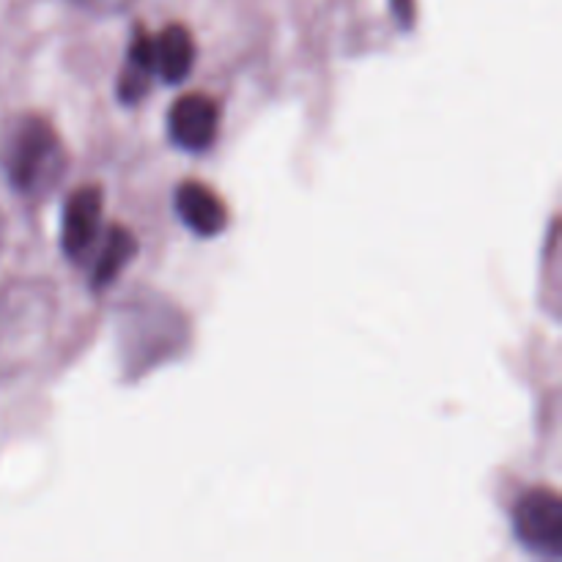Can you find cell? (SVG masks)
I'll list each match as a JSON object with an SVG mask.
<instances>
[{"mask_svg": "<svg viewBox=\"0 0 562 562\" xmlns=\"http://www.w3.org/2000/svg\"><path fill=\"white\" fill-rule=\"evenodd\" d=\"M77 3L93 11H119L126 0H77Z\"/></svg>", "mask_w": 562, "mask_h": 562, "instance_id": "9", "label": "cell"}, {"mask_svg": "<svg viewBox=\"0 0 562 562\" xmlns=\"http://www.w3.org/2000/svg\"><path fill=\"white\" fill-rule=\"evenodd\" d=\"M58 157V137L49 130L47 121L27 119L20 124L9 143L5 154V170H9L11 184L20 192H31L42 184L47 173H53V159Z\"/></svg>", "mask_w": 562, "mask_h": 562, "instance_id": "2", "label": "cell"}, {"mask_svg": "<svg viewBox=\"0 0 562 562\" xmlns=\"http://www.w3.org/2000/svg\"><path fill=\"white\" fill-rule=\"evenodd\" d=\"M135 250H137L135 236H132L126 228H121V225H113L108 234V241H104L102 247V258H99L97 263V272H93V285H97V289H104V285L113 283L115 274L132 261Z\"/></svg>", "mask_w": 562, "mask_h": 562, "instance_id": "8", "label": "cell"}, {"mask_svg": "<svg viewBox=\"0 0 562 562\" xmlns=\"http://www.w3.org/2000/svg\"><path fill=\"white\" fill-rule=\"evenodd\" d=\"M102 190L99 187H82L66 201L64 209V252L69 258L86 256L99 234V220H102Z\"/></svg>", "mask_w": 562, "mask_h": 562, "instance_id": "4", "label": "cell"}, {"mask_svg": "<svg viewBox=\"0 0 562 562\" xmlns=\"http://www.w3.org/2000/svg\"><path fill=\"white\" fill-rule=\"evenodd\" d=\"M516 538L530 552L543 558H562V499L552 488H532L516 503Z\"/></svg>", "mask_w": 562, "mask_h": 562, "instance_id": "1", "label": "cell"}, {"mask_svg": "<svg viewBox=\"0 0 562 562\" xmlns=\"http://www.w3.org/2000/svg\"><path fill=\"white\" fill-rule=\"evenodd\" d=\"M176 212L181 223L201 236H217L228 225V206L203 181H184L176 190Z\"/></svg>", "mask_w": 562, "mask_h": 562, "instance_id": "5", "label": "cell"}, {"mask_svg": "<svg viewBox=\"0 0 562 562\" xmlns=\"http://www.w3.org/2000/svg\"><path fill=\"white\" fill-rule=\"evenodd\" d=\"M157 71V53H154V38L146 31H137L132 38L130 47V60H126V69L121 71L119 82V97L124 102H137L143 93L148 91V82L151 75Z\"/></svg>", "mask_w": 562, "mask_h": 562, "instance_id": "7", "label": "cell"}, {"mask_svg": "<svg viewBox=\"0 0 562 562\" xmlns=\"http://www.w3.org/2000/svg\"><path fill=\"white\" fill-rule=\"evenodd\" d=\"M395 3V11H398L401 22H404L406 27L415 22V0H393Z\"/></svg>", "mask_w": 562, "mask_h": 562, "instance_id": "10", "label": "cell"}, {"mask_svg": "<svg viewBox=\"0 0 562 562\" xmlns=\"http://www.w3.org/2000/svg\"><path fill=\"white\" fill-rule=\"evenodd\" d=\"M157 75L168 82H181L195 66V38L184 25H168L154 38Z\"/></svg>", "mask_w": 562, "mask_h": 562, "instance_id": "6", "label": "cell"}, {"mask_svg": "<svg viewBox=\"0 0 562 562\" xmlns=\"http://www.w3.org/2000/svg\"><path fill=\"white\" fill-rule=\"evenodd\" d=\"M170 137L187 151H203L217 140L220 104L206 93H184L168 113Z\"/></svg>", "mask_w": 562, "mask_h": 562, "instance_id": "3", "label": "cell"}]
</instances>
